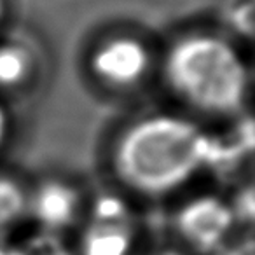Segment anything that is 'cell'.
Listing matches in <instances>:
<instances>
[{"instance_id":"cell-8","label":"cell","mask_w":255,"mask_h":255,"mask_svg":"<svg viewBox=\"0 0 255 255\" xmlns=\"http://www.w3.org/2000/svg\"><path fill=\"white\" fill-rule=\"evenodd\" d=\"M30 178L11 168L0 166V234L26 220Z\"/></svg>"},{"instance_id":"cell-9","label":"cell","mask_w":255,"mask_h":255,"mask_svg":"<svg viewBox=\"0 0 255 255\" xmlns=\"http://www.w3.org/2000/svg\"><path fill=\"white\" fill-rule=\"evenodd\" d=\"M224 18L231 30L241 37L252 39L254 33V0H229L224 9Z\"/></svg>"},{"instance_id":"cell-6","label":"cell","mask_w":255,"mask_h":255,"mask_svg":"<svg viewBox=\"0 0 255 255\" xmlns=\"http://www.w3.org/2000/svg\"><path fill=\"white\" fill-rule=\"evenodd\" d=\"M89 199L84 184L65 173H46L30 178L26 220L40 231L63 236L79 229Z\"/></svg>"},{"instance_id":"cell-7","label":"cell","mask_w":255,"mask_h":255,"mask_svg":"<svg viewBox=\"0 0 255 255\" xmlns=\"http://www.w3.org/2000/svg\"><path fill=\"white\" fill-rule=\"evenodd\" d=\"M35 74V58L21 42H0V96L9 95L30 86Z\"/></svg>"},{"instance_id":"cell-10","label":"cell","mask_w":255,"mask_h":255,"mask_svg":"<svg viewBox=\"0 0 255 255\" xmlns=\"http://www.w3.org/2000/svg\"><path fill=\"white\" fill-rule=\"evenodd\" d=\"M16 133V114L7 98L0 96V156L9 149Z\"/></svg>"},{"instance_id":"cell-11","label":"cell","mask_w":255,"mask_h":255,"mask_svg":"<svg viewBox=\"0 0 255 255\" xmlns=\"http://www.w3.org/2000/svg\"><path fill=\"white\" fill-rule=\"evenodd\" d=\"M215 255H254V240H252V234L247 233L243 238H240L236 234Z\"/></svg>"},{"instance_id":"cell-1","label":"cell","mask_w":255,"mask_h":255,"mask_svg":"<svg viewBox=\"0 0 255 255\" xmlns=\"http://www.w3.org/2000/svg\"><path fill=\"white\" fill-rule=\"evenodd\" d=\"M102 168L133 203L180 196L212 164V129L182 110H145L117 121L102 142Z\"/></svg>"},{"instance_id":"cell-3","label":"cell","mask_w":255,"mask_h":255,"mask_svg":"<svg viewBox=\"0 0 255 255\" xmlns=\"http://www.w3.org/2000/svg\"><path fill=\"white\" fill-rule=\"evenodd\" d=\"M168 227L175 245L192 255H215L238 234L231 198L215 191L187 194L175 203Z\"/></svg>"},{"instance_id":"cell-13","label":"cell","mask_w":255,"mask_h":255,"mask_svg":"<svg viewBox=\"0 0 255 255\" xmlns=\"http://www.w3.org/2000/svg\"><path fill=\"white\" fill-rule=\"evenodd\" d=\"M4 14H5V2L4 0H0V21L4 19Z\"/></svg>"},{"instance_id":"cell-5","label":"cell","mask_w":255,"mask_h":255,"mask_svg":"<svg viewBox=\"0 0 255 255\" xmlns=\"http://www.w3.org/2000/svg\"><path fill=\"white\" fill-rule=\"evenodd\" d=\"M135 203L112 189L91 196L79 226L75 255H133L138 243V220Z\"/></svg>"},{"instance_id":"cell-2","label":"cell","mask_w":255,"mask_h":255,"mask_svg":"<svg viewBox=\"0 0 255 255\" xmlns=\"http://www.w3.org/2000/svg\"><path fill=\"white\" fill-rule=\"evenodd\" d=\"M161 77L178 110L205 124L247 114L250 72L222 37L192 33L178 39L164 54Z\"/></svg>"},{"instance_id":"cell-12","label":"cell","mask_w":255,"mask_h":255,"mask_svg":"<svg viewBox=\"0 0 255 255\" xmlns=\"http://www.w3.org/2000/svg\"><path fill=\"white\" fill-rule=\"evenodd\" d=\"M152 255H192L189 254L187 250H184V248H180L178 245H170V247H163L159 248V250H156Z\"/></svg>"},{"instance_id":"cell-4","label":"cell","mask_w":255,"mask_h":255,"mask_svg":"<svg viewBox=\"0 0 255 255\" xmlns=\"http://www.w3.org/2000/svg\"><path fill=\"white\" fill-rule=\"evenodd\" d=\"M152 68L149 46L131 35L107 37L95 44L86 58V74L91 84L114 98L140 91Z\"/></svg>"}]
</instances>
